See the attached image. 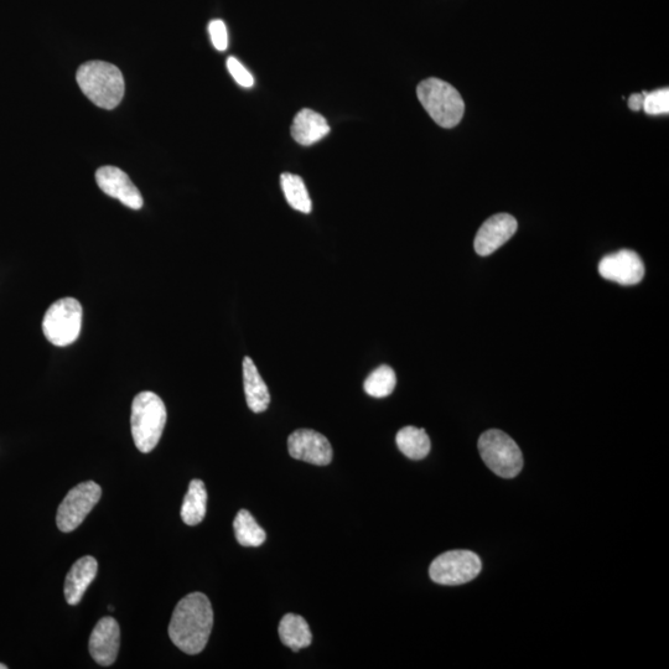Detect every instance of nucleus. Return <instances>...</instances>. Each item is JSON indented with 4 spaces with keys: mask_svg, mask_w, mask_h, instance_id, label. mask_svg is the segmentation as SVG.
<instances>
[{
    "mask_svg": "<svg viewBox=\"0 0 669 669\" xmlns=\"http://www.w3.org/2000/svg\"><path fill=\"white\" fill-rule=\"evenodd\" d=\"M214 627V610L209 598L191 593L176 605L169 625V637L179 650L199 655L209 642Z\"/></svg>",
    "mask_w": 669,
    "mask_h": 669,
    "instance_id": "1",
    "label": "nucleus"
},
{
    "mask_svg": "<svg viewBox=\"0 0 669 669\" xmlns=\"http://www.w3.org/2000/svg\"><path fill=\"white\" fill-rule=\"evenodd\" d=\"M76 79L88 100L103 110H114L126 92L121 70L108 62H86L77 71Z\"/></svg>",
    "mask_w": 669,
    "mask_h": 669,
    "instance_id": "2",
    "label": "nucleus"
},
{
    "mask_svg": "<svg viewBox=\"0 0 669 669\" xmlns=\"http://www.w3.org/2000/svg\"><path fill=\"white\" fill-rule=\"evenodd\" d=\"M167 416V407L158 394L142 392L133 399L132 437L140 453L148 454L157 448Z\"/></svg>",
    "mask_w": 669,
    "mask_h": 669,
    "instance_id": "3",
    "label": "nucleus"
},
{
    "mask_svg": "<svg viewBox=\"0 0 669 669\" xmlns=\"http://www.w3.org/2000/svg\"><path fill=\"white\" fill-rule=\"evenodd\" d=\"M417 95L424 110L443 128L458 126L464 117L465 103L455 87L439 79L420 82Z\"/></svg>",
    "mask_w": 669,
    "mask_h": 669,
    "instance_id": "4",
    "label": "nucleus"
},
{
    "mask_svg": "<svg viewBox=\"0 0 669 669\" xmlns=\"http://www.w3.org/2000/svg\"><path fill=\"white\" fill-rule=\"evenodd\" d=\"M479 451L487 468L503 479H513L521 473L523 455L510 435L492 429L481 435Z\"/></svg>",
    "mask_w": 669,
    "mask_h": 669,
    "instance_id": "5",
    "label": "nucleus"
},
{
    "mask_svg": "<svg viewBox=\"0 0 669 669\" xmlns=\"http://www.w3.org/2000/svg\"><path fill=\"white\" fill-rule=\"evenodd\" d=\"M82 305L75 298L57 300L44 316L43 331L51 344L69 346L79 339L82 328Z\"/></svg>",
    "mask_w": 669,
    "mask_h": 669,
    "instance_id": "6",
    "label": "nucleus"
},
{
    "mask_svg": "<svg viewBox=\"0 0 669 669\" xmlns=\"http://www.w3.org/2000/svg\"><path fill=\"white\" fill-rule=\"evenodd\" d=\"M101 486L93 481L82 482L69 491L57 510L56 523L59 530L70 533L77 530L100 502Z\"/></svg>",
    "mask_w": 669,
    "mask_h": 669,
    "instance_id": "7",
    "label": "nucleus"
},
{
    "mask_svg": "<svg viewBox=\"0 0 669 669\" xmlns=\"http://www.w3.org/2000/svg\"><path fill=\"white\" fill-rule=\"evenodd\" d=\"M482 568L479 556L470 551H451L434 559L429 575L440 585H461L477 578Z\"/></svg>",
    "mask_w": 669,
    "mask_h": 669,
    "instance_id": "8",
    "label": "nucleus"
},
{
    "mask_svg": "<svg viewBox=\"0 0 669 669\" xmlns=\"http://www.w3.org/2000/svg\"><path fill=\"white\" fill-rule=\"evenodd\" d=\"M288 450L293 459L325 466L333 460V448L328 438L311 429H299L290 434Z\"/></svg>",
    "mask_w": 669,
    "mask_h": 669,
    "instance_id": "9",
    "label": "nucleus"
},
{
    "mask_svg": "<svg viewBox=\"0 0 669 669\" xmlns=\"http://www.w3.org/2000/svg\"><path fill=\"white\" fill-rule=\"evenodd\" d=\"M599 273L611 282L635 285L645 277V264L636 252L622 250L601 259Z\"/></svg>",
    "mask_w": 669,
    "mask_h": 669,
    "instance_id": "10",
    "label": "nucleus"
},
{
    "mask_svg": "<svg viewBox=\"0 0 669 669\" xmlns=\"http://www.w3.org/2000/svg\"><path fill=\"white\" fill-rule=\"evenodd\" d=\"M97 185L108 196L122 202L132 210H140L144 205L142 194L123 170L116 167H103L96 173Z\"/></svg>",
    "mask_w": 669,
    "mask_h": 669,
    "instance_id": "11",
    "label": "nucleus"
},
{
    "mask_svg": "<svg viewBox=\"0 0 669 669\" xmlns=\"http://www.w3.org/2000/svg\"><path fill=\"white\" fill-rule=\"evenodd\" d=\"M121 646V629L111 616L97 622L90 637V653L93 660L102 667H110L117 660Z\"/></svg>",
    "mask_w": 669,
    "mask_h": 669,
    "instance_id": "12",
    "label": "nucleus"
},
{
    "mask_svg": "<svg viewBox=\"0 0 669 669\" xmlns=\"http://www.w3.org/2000/svg\"><path fill=\"white\" fill-rule=\"evenodd\" d=\"M518 223L515 217L508 214H497L490 217L476 233L474 248L481 257L499 250L500 247L515 235Z\"/></svg>",
    "mask_w": 669,
    "mask_h": 669,
    "instance_id": "13",
    "label": "nucleus"
},
{
    "mask_svg": "<svg viewBox=\"0 0 669 669\" xmlns=\"http://www.w3.org/2000/svg\"><path fill=\"white\" fill-rule=\"evenodd\" d=\"M97 570V560L91 556L82 557L72 565L64 586L67 604L72 606L80 604L88 586L96 579Z\"/></svg>",
    "mask_w": 669,
    "mask_h": 669,
    "instance_id": "14",
    "label": "nucleus"
},
{
    "mask_svg": "<svg viewBox=\"0 0 669 669\" xmlns=\"http://www.w3.org/2000/svg\"><path fill=\"white\" fill-rule=\"evenodd\" d=\"M330 133L328 121L318 112L300 111L295 116L292 126V137L302 145H313L320 142Z\"/></svg>",
    "mask_w": 669,
    "mask_h": 669,
    "instance_id": "15",
    "label": "nucleus"
},
{
    "mask_svg": "<svg viewBox=\"0 0 669 669\" xmlns=\"http://www.w3.org/2000/svg\"><path fill=\"white\" fill-rule=\"evenodd\" d=\"M242 366L243 385H245L248 407L254 413L267 411L269 403H271V394H269L266 382L259 375L258 368L254 365L251 357H245Z\"/></svg>",
    "mask_w": 669,
    "mask_h": 669,
    "instance_id": "16",
    "label": "nucleus"
},
{
    "mask_svg": "<svg viewBox=\"0 0 669 669\" xmlns=\"http://www.w3.org/2000/svg\"><path fill=\"white\" fill-rule=\"evenodd\" d=\"M279 637L290 650L298 652L307 648L313 641L308 622L302 616L287 614L279 624Z\"/></svg>",
    "mask_w": 669,
    "mask_h": 669,
    "instance_id": "17",
    "label": "nucleus"
},
{
    "mask_svg": "<svg viewBox=\"0 0 669 669\" xmlns=\"http://www.w3.org/2000/svg\"><path fill=\"white\" fill-rule=\"evenodd\" d=\"M207 491L204 482L193 480L190 482L188 494H186L183 507H181V520L185 525H199L206 516Z\"/></svg>",
    "mask_w": 669,
    "mask_h": 669,
    "instance_id": "18",
    "label": "nucleus"
},
{
    "mask_svg": "<svg viewBox=\"0 0 669 669\" xmlns=\"http://www.w3.org/2000/svg\"><path fill=\"white\" fill-rule=\"evenodd\" d=\"M396 442L398 449L412 460L427 458L430 451V439L424 429L404 427L399 430Z\"/></svg>",
    "mask_w": 669,
    "mask_h": 669,
    "instance_id": "19",
    "label": "nucleus"
},
{
    "mask_svg": "<svg viewBox=\"0 0 669 669\" xmlns=\"http://www.w3.org/2000/svg\"><path fill=\"white\" fill-rule=\"evenodd\" d=\"M280 186H282L285 199L294 210L310 214L313 204H311L307 186L300 176L284 173L280 176Z\"/></svg>",
    "mask_w": 669,
    "mask_h": 669,
    "instance_id": "20",
    "label": "nucleus"
},
{
    "mask_svg": "<svg viewBox=\"0 0 669 669\" xmlns=\"http://www.w3.org/2000/svg\"><path fill=\"white\" fill-rule=\"evenodd\" d=\"M233 528H235L237 542L243 547H259L267 541L266 531L258 525L250 511L238 512Z\"/></svg>",
    "mask_w": 669,
    "mask_h": 669,
    "instance_id": "21",
    "label": "nucleus"
},
{
    "mask_svg": "<svg viewBox=\"0 0 669 669\" xmlns=\"http://www.w3.org/2000/svg\"><path fill=\"white\" fill-rule=\"evenodd\" d=\"M397 377L396 372L393 371V368L387 365H383L373 371L370 376L367 377L365 383H363V388L368 396L375 398H385L390 396L396 388Z\"/></svg>",
    "mask_w": 669,
    "mask_h": 669,
    "instance_id": "22",
    "label": "nucleus"
},
{
    "mask_svg": "<svg viewBox=\"0 0 669 669\" xmlns=\"http://www.w3.org/2000/svg\"><path fill=\"white\" fill-rule=\"evenodd\" d=\"M643 95H645V101H643L642 110L650 116H658V114L669 112V90L667 87L650 93L643 92Z\"/></svg>",
    "mask_w": 669,
    "mask_h": 669,
    "instance_id": "23",
    "label": "nucleus"
},
{
    "mask_svg": "<svg viewBox=\"0 0 669 669\" xmlns=\"http://www.w3.org/2000/svg\"><path fill=\"white\" fill-rule=\"evenodd\" d=\"M227 69L238 85L246 88H251L254 85V79L250 71L241 64L236 57H228Z\"/></svg>",
    "mask_w": 669,
    "mask_h": 669,
    "instance_id": "24",
    "label": "nucleus"
},
{
    "mask_svg": "<svg viewBox=\"0 0 669 669\" xmlns=\"http://www.w3.org/2000/svg\"><path fill=\"white\" fill-rule=\"evenodd\" d=\"M209 33L212 44L219 51H226L228 48V33L226 24L222 20H212L209 25Z\"/></svg>",
    "mask_w": 669,
    "mask_h": 669,
    "instance_id": "25",
    "label": "nucleus"
},
{
    "mask_svg": "<svg viewBox=\"0 0 669 669\" xmlns=\"http://www.w3.org/2000/svg\"><path fill=\"white\" fill-rule=\"evenodd\" d=\"M643 101H645V95L643 93H634L629 98V107L631 111L639 112L642 110Z\"/></svg>",
    "mask_w": 669,
    "mask_h": 669,
    "instance_id": "26",
    "label": "nucleus"
},
{
    "mask_svg": "<svg viewBox=\"0 0 669 669\" xmlns=\"http://www.w3.org/2000/svg\"><path fill=\"white\" fill-rule=\"evenodd\" d=\"M0 669H8V666L3 665V663H0Z\"/></svg>",
    "mask_w": 669,
    "mask_h": 669,
    "instance_id": "27",
    "label": "nucleus"
}]
</instances>
